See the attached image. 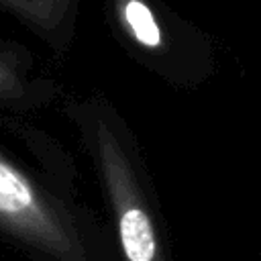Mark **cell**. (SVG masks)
<instances>
[{"mask_svg": "<svg viewBox=\"0 0 261 261\" xmlns=\"http://www.w3.org/2000/svg\"><path fill=\"white\" fill-rule=\"evenodd\" d=\"M0 224L65 259H73L75 253H80L57 212L27 179V175L18 171L2 155H0Z\"/></svg>", "mask_w": 261, "mask_h": 261, "instance_id": "7a4b0ae2", "label": "cell"}, {"mask_svg": "<svg viewBox=\"0 0 261 261\" xmlns=\"http://www.w3.org/2000/svg\"><path fill=\"white\" fill-rule=\"evenodd\" d=\"M98 157L116 214L124 261H165L135 173L114 135L104 124L98 126Z\"/></svg>", "mask_w": 261, "mask_h": 261, "instance_id": "6da1fadb", "label": "cell"}, {"mask_svg": "<svg viewBox=\"0 0 261 261\" xmlns=\"http://www.w3.org/2000/svg\"><path fill=\"white\" fill-rule=\"evenodd\" d=\"M120 14L128 33L145 47L155 49L161 45V31L151 12V8L143 0H124L120 6Z\"/></svg>", "mask_w": 261, "mask_h": 261, "instance_id": "3957f363", "label": "cell"}, {"mask_svg": "<svg viewBox=\"0 0 261 261\" xmlns=\"http://www.w3.org/2000/svg\"><path fill=\"white\" fill-rule=\"evenodd\" d=\"M18 92H20V86H18L16 75L12 73V69L8 65H4L0 61V96L6 98L12 94H18Z\"/></svg>", "mask_w": 261, "mask_h": 261, "instance_id": "277c9868", "label": "cell"}]
</instances>
